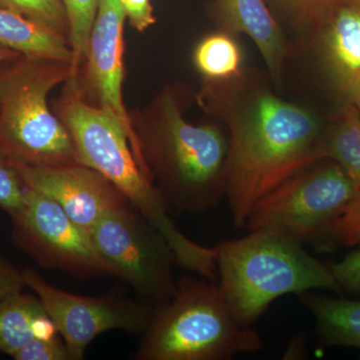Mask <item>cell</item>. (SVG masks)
I'll list each match as a JSON object with an SVG mask.
<instances>
[{
  "label": "cell",
  "instance_id": "d6986e66",
  "mask_svg": "<svg viewBox=\"0 0 360 360\" xmlns=\"http://www.w3.org/2000/svg\"><path fill=\"white\" fill-rule=\"evenodd\" d=\"M195 63L205 77L213 79L231 78L239 75L240 51L229 35H210L198 45Z\"/></svg>",
  "mask_w": 360,
  "mask_h": 360
},
{
  "label": "cell",
  "instance_id": "603a6c76",
  "mask_svg": "<svg viewBox=\"0 0 360 360\" xmlns=\"http://www.w3.org/2000/svg\"><path fill=\"white\" fill-rule=\"evenodd\" d=\"M284 11L303 25H324L343 0H276Z\"/></svg>",
  "mask_w": 360,
  "mask_h": 360
},
{
  "label": "cell",
  "instance_id": "30bf717a",
  "mask_svg": "<svg viewBox=\"0 0 360 360\" xmlns=\"http://www.w3.org/2000/svg\"><path fill=\"white\" fill-rule=\"evenodd\" d=\"M25 286L39 298L65 341L70 360H82L97 336L111 330L143 333L153 317L148 303L118 293L96 297L73 295L51 285L34 270L22 271Z\"/></svg>",
  "mask_w": 360,
  "mask_h": 360
},
{
  "label": "cell",
  "instance_id": "277c9868",
  "mask_svg": "<svg viewBox=\"0 0 360 360\" xmlns=\"http://www.w3.org/2000/svg\"><path fill=\"white\" fill-rule=\"evenodd\" d=\"M264 349L257 330L234 319L219 285L182 277L169 300L153 310L134 357L139 360H226Z\"/></svg>",
  "mask_w": 360,
  "mask_h": 360
},
{
  "label": "cell",
  "instance_id": "ffe728a7",
  "mask_svg": "<svg viewBox=\"0 0 360 360\" xmlns=\"http://www.w3.org/2000/svg\"><path fill=\"white\" fill-rule=\"evenodd\" d=\"M68 14V42L73 56V70L77 75L86 58L92 27L101 0H61Z\"/></svg>",
  "mask_w": 360,
  "mask_h": 360
},
{
  "label": "cell",
  "instance_id": "6da1fadb",
  "mask_svg": "<svg viewBox=\"0 0 360 360\" xmlns=\"http://www.w3.org/2000/svg\"><path fill=\"white\" fill-rule=\"evenodd\" d=\"M225 196L232 220L245 227L253 206L284 181L323 160L321 120L269 92L231 122Z\"/></svg>",
  "mask_w": 360,
  "mask_h": 360
},
{
  "label": "cell",
  "instance_id": "484cf974",
  "mask_svg": "<svg viewBox=\"0 0 360 360\" xmlns=\"http://www.w3.org/2000/svg\"><path fill=\"white\" fill-rule=\"evenodd\" d=\"M330 270L340 288L360 292V248L333 264Z\"/></svg>",
  "mask_w": 360,
  "mask_h": 360
},
{
  "label": "cell",
  "instance_id": "f1b7e54d",
  "mask_svg": "<svg viewBox=\"0 0 360 360\" xmlns=\"http://www.w3.org/2000/svg\"><path fill=\"white\" fill-rule=\"evenodd\" d=\"M20 54L18 53V52L11 51V49H6V47L0 45V65L14 60V59L20 58Z\"/></svg>",
  "mask_w": 360,
  "mask_h": 360
},
{
  "label": "cell",
  "instance_id": "2e32d148",
  "mask_svg": "<svg viewBox=\"0 0 360 360\" xmlns=\"http://www.w3.org/2000/svg\"><path fill=\"white\" fill-rule=\"evenodd\" d=\"M0 45L25 58L63 61L73 68L72 51L65 37L2 6Z\"/></svg>",
  "mask_w": 360,
  "mask_h": 360
},
{
  "label": "cell",
  "instance_id": "8fae6325",
  "mask_svg": "<svg viewBox=\"0 0 360 360\" xmlns=\"http://www.w3.org/2000/svg\"><path fill=\"white\" fill-rule=\"evenodd\" d=\"M9 161L26 187L56 201L89 232L108 213L130 205L103 175L85 165H30Z\"/></svg>",
  "mask_w": 360,
  "mask_h": 360
},
{
  "label": "cell",
  "instance_id": "4316f807",
  "mask_svg": "<svg viewBox=\"0 0 360 360\" xmlns=\"http://www.w3.org/2000/svg\"><path fill=\"white\" fill-rule=\"evenodd\" d=\"M125 16L139 32H144L155 22L150 0H120Z\"/></svg>",
  "mask_w": 360,
  "mask_h": 360
},
{
  "label": "cell",
  "instance_id": "cb8c5ba5",
  "mask_svg": "<svg viewBox=\"0 0 360 360\" xmlns=\"http://www.w3.org/2000/svg\"><path fill=\"white\" fill-rule=\"evenodd\" d=\"M15 360H70L68 348L60 335L49 340L34 338L13 356Z\"/></svg>",
  "mask_w": 360,
  "mask_h": 360
},
{
  "label": "cell",
  "instance_id": "9c48e42d",
  "mask_svg": "<svg viewBox=\"0 0 360 360\" xmlns=\"http://www.w3.org/2000/svg\"><path fill=\"white\" fill-rule=\"evenodd\" d=\"M11 219L16 245L41 266L78 278L113 276L110 265L97 252L89 232L44 194L27 187L22 205Z\"/></svg>",
  "mask_w": 360,
  "mask_h": 360
},
{
  "label": "cell",
  "instance_id": "d4e9b609",
  "mask_svg": "<svg viewBox=\"0 0 360 360\" xmlns=\"http://www.w3.org/2000/svg\"><path fill=\"white\" fill-rule=\"evenodd\" d=\"M331 236L342 245H360V193L333 222Z\"/></svg>",
  "mask_w": 360,
  "mask_h": 360
},
{
  "label": "cell",
  "instance_id": "5b68a950",
  "mask_svg": "<svg viewBox=\"0 0 360 360\" xmlns=\"http://www.w3.org/2000/svg\"><path fill=\"white\" fill-rule=\"evenodd\" d=\"M72 77V65L63 61H9L0 71V155L30 165H80L70 132L47 103L49 92Z\"/></svg>",
  "mask_w": 360,
  "mask_h": 360
},
{
  "label": "cell",
  "instance_id": "ba28073f",
  "mask_svg": "<svg viewBox=\"0 0 360 360\" xmlns=\"http://www.w3.org/2000/svg\"><path fill=\"white\" fill-rule=\"evenodd\" d=\"M97 252L113 276L131 286L137 295L156 305L176 290L172 266L174 251L160 231L131 205L106 214L89 231Z\"/></svg>",
  "mask_w": 360,
  "mask_h": 360
},
{
  "label": "cell",
  "instance_id": "f546056e",
  "mask_svg": "<svg viewBox=\"0 0 360 360\" xmlns=\"http://www.w3.org/2000/svg\"><path fill=\"white\" fill-rule=\"evenodd\" d=\"M347 96H349L352 103L356 106L357 110L360 111V85H359L356 89L352 90Z\"/></svg>",
  "mask_w": 360,
  "mask_h": 360
},
{
  "label": "cell",
  "instance_id": "ac0fdd59",
  "mask_svg": "<svg viewBox=\"0 0 360 360\" xmlns=\"http://www.w3.org/2000/svg\"><path fill=\"white\" fill-rule=\"evenodd\" d=\"M323 158H330L342 167L360 193V111L354 103L341 110L335 124L324 132Z\"/></svg>",
  "mask_w": 360,
  "mask_h": 360
},
{
  "label": "cell",
  "instance_id": "44dd1931",
  "mask_svg": "<svg viewBox=\"0 0 360 360\" xmlns=\"http://www.w3.org/2000/svg\"><path fill=\"white\" fill-rule=\"evenodd\" d=\"M7 7L65 37L70 32L68 14L61 0H0Z\"/></svg>",
  "mask_w": 360,
  "mask_h": 360
},
{
  "label": "cell",
  "instance_id": "e0dca14e",
  "mask_svg": "<svg viewBox=\"0 0 360 360\" xmlns=\"http://www.w3.org/2000/svg\"><path fill=\"white\" fill-rule=\"evenodd\" d=\"M300 298L314 317L321 345L360 350V302L319 295L314 290L302 293Z\"/></svg>",
  "mask_w": 360,
  "mask_h": 360
},
{
  "label": "cell",
  "instance_id": "7c38bea8",
  "mask_svg": "<svg viewBox=\"0 0 360 360\" xmlns=\"http://www.w3.org/2000/svg\"><path fill=\"white\" fill-rule=\"evenodd\" d=\"M125 13L120 0H101L90 34L86 58L89 78L101 108L120 123L129 136L135 155L148 168L141 139L123 103V25Z\"/></svg>",
  "mask_w": 360,
  "mask_h": 360
},
{
  "label": "cell",
  "instance_id": "9a60e30c",
  "mask_svg": "<svg viewBox=\"0 0 360 360\" xmlns=\"http://www.w3.org/2000/svg\"><path fill=\"white\" fill-rule=\"evenodd\" d=\"M59 335L37 296L22 291L0 300V352L13 357L34 338Z\"/></svg>",
  "mask_w": 360,
  "mask_h": 360
},
{
  "label": "cell",
  "instance_id": "7a4b0ae2",
  "mask_svg": "<svg viewBox=\"0 0 360 360\" xmlns=\"http://www.w3.org/2000/svg\"><path fill=\"white\" fill-rule=\"evenodd\" d=\"M68 96L60 106V120L70 132L78 162L96 170L122 193L167 241L176 264L193 272L205 271L212 250L184 236L168 215V206L141 165L120 123L108 111L85 103L77 77L68 80Z\"/></svg>",
  "mask_w": 360,
  "mask_h": 360
},
{
  "label": "cell",
  "instance_id": "8992f818",
  "mask_svg": "<svg viewBox=\"0 0 360 360\" xmlns=\"http://www.w3.org/2000/svg\"><path fill=\"white\" fill-rule=\"evenodd\" d=\"M141 148L144 160L150 158L158 168L168 207L202 213L225 196L229 142L213 125L187 122L172 97L163 103L160 129Z\"/></svg>",
  "mask_w": 360,
  "mask_h": 360
},
{
  "label": "cell",
  "instance_id": "83f0119b",
  "mask_svg": "<svg viewBox=\"0 0 360 360\" xmlns=\"http://www.w3.org/2000/svg\"><path fill=\"white\" fill-rule=\"evenodd\" d=\"M25 288L22 271L0 257V300L21 292Z\"/></svg>",
  "mask_w": 360,
  "mask_h": 360
},
{
  "label": "cell",
  "instance_id": "52a82bcc",
  "mask_svg": "<svg viewBox=\"0 0 360 360\" xmlns=\"http://www.w3.org/2000/svg\"><path fill=\"white\" fill-rule=\"evenodd\" d=\"M355 195L352 180L335 161L312 165L258 200L245 227L312 243L323 234L331 236L333 222Z\"/></svg>",
  "mask_w": 360,
  "mask_h": 360
},
{
  "label": "cell",
  "instance_id": "5bb4252c",
  "mask_svg": "<svg viewBox=\"0 0 360 360\" xmlns=\"http://www.w3.org/2000/svg\"><path fill=\"white\" fill-rule=\"evenodd\" d=\"M225 30L250 37L270 73L281 77L286 49L283 32L264 0H217Z\"/></svg>",
  "mask_w": 360,
  "mask_h": 360
},
{
  "label": "cell",
  "instance_id": "7402d4cb",
  "mask_svg": "<svg viewBox=\"0 0 360 360\" xmlns=\"http://www.w3.org/2000/svg\"><path fill=\"white\" fill-rule=\"evenodd\" d=\"M25 182L11 161L0 155V207L11 217L20 210L26 193Z\"/></svg>",
  "mask_w": 360,
  "mask_h": 360
},
{
  "label": "cell",
  "instance_id": "4fadbf2b",
  "mask_svg": "<svg viewBox=\"0 0 360 360\" xmlns=\"http://www.w3.org/2000/svg\"><path fill=\"white\" fill-rule=\"evenodd\" d=\"M323 26L326 66L338 86L350 94L360 85V7L341 4Z\"/></svg>",
  "mask_w": 360,
  "mask_h": 360
},
{
  "label": "cell",
  "instance_id": "3957f363",
  "mask_svg": "<svg viewBox=\"0 0 360 360\" xmlns=\"http://www.w3.org/2000/svg\"><path fill=\"white\" fill-rule=\"evenodd\" d=\"M213 248L220 292L243 326L251 328L281 296L340 290L330 269L302 243L276 232L250 231Z\"/></svg>",
  "mask_w": 360,
  "mask_h": 360
},
{
  "label": "cell",
  "instance_id": "4dcf8cb0",
  "mask_svg": "<svg viewBox=\"0 0 360 360\" xmlns=\"http://www.w3.org/2000/svg\"><path fill=\"white\" fill-rule=\"evenodd\" d=\"M343 4H352V6L360 7V0H343Z\"/></svg>",
  "mask_w": 360,
  "mask_h": 360
}]
</instances>
